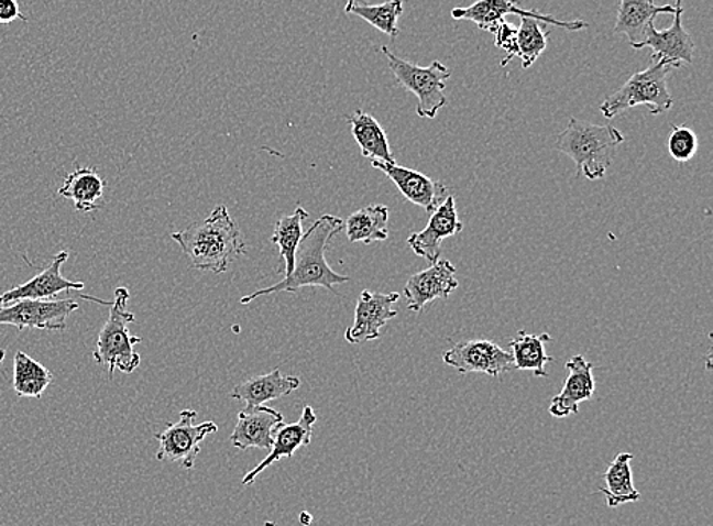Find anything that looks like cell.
Segmentation results:
<instances>
[{
	"instance_id": "cell-1",
	"label": "cell",
	"mask_w": 713,
	"mask_h": 526,
	"mask_svg": "<svg viewBox=\"0 0 713 526\" xmlns=\"http://www.w3.org/2000/svg\"><path fill=\"white\" fill-rule=\"evenodd\" d=\"M344 229V221L333 215H322L310 229L303 233L296 254V266L288 277L283 278L270 288L259 289L241 298L242 305L256 300L259 297L278 293H296L301 288H325L333 291L334 286L350 282L348 276L334 273L326 261V250L330 241Z\"/></svg>"
},
{
	"instance_id": "cell-2",
	"label": "cell",
	"mask_w": 713,
	"mask_h": 526,
	"mask_svg": "<svg viewBox=\"0 0 713 526\" xmlns=\"http://www.w3.org/2000/svg\"><path fill=\"white\" fill-rule=\"evenodd\" d=\"M173 239L195 270L213 274L226 273L239 256L246 253L241 231L226 206H218L202 221L193 222L185 230L173 233Z\"/></svg>"
},
{
	"instance_id": "cell-3",
	"label": "cell",
	"mask_w": 713,
	"mask_h": 526,
	"mask_svg": "<svg viewBox=\"0 0 713 526\" xmlns=\"http://www.w3.org/2000/svg\"><path fill=\"white\" fill-rule=\"evenodd\" d=\"M625 135L613 125L569 119L568 127L557 135L556 149L575 163L579 174L588 180H601L615 161L616 149Z\"/></svg>"
},
{
	"instance_id": "cell-4",
	"label": "cell",
	"mask_w": 713,
	"mask_h": 526,
	"mask_svg": "<svg viewBox=\"0 0 713 526\" xmlns=\"http://www.w3.org/2000/svg\"><path fill=\"white\" fill-rule=\"evenodd\" d=\"M680 65L669 59H652L647 69L636 72L627 83L601 103L604 118L613 119L635 107L647 106L649 113H667L674 106V98L668 89V75Z\"/></svg>"
},
{
	"instance_id": "cell-5",
	"label": "cell",
	"mask_w": 713,
	"mask_h": 526,
	"mask_svg": "<svg viewBox=\"0 0 713 526\" xmlns=\"http://www.w3.org/2000/svg\"><path fill=\"white\" fill-rule=\"evenodd\" d=\"M130 291L119 286L114 291V302L111 303L109 320L98 335L94 358L99 365L107 366L109 377L113 379L114 370L122 373H133L141 365V354L135 352V344H141V337L131 335L129 325L135 321L133 313L127 309Z\"/></svg>"
},
{
	"instance_id": "cell-6",
	"label": "cell",
	"mask_w": 713,
	"mask_h": 526,
	"mask_svg": "<svg viewBox=\"0 0 713 526\" xmlns=\"http://www.w3.org/2000/svg\"><path fill=\"white\" fill-rule=\"evenodd\" d=\"M381 51L384 52L386 59H388L390 70L393 72L396 81L405 90L416 95L418 99V118H437L438 111L448 103L445 89L446 83L452 75L449 67L440 62H434L431 66L421 67L397 57L386 46H382Z\"/></svg>"
},
{
	"instance_id": "cell-7",
	"label": "cell",
	"mask_w": 713,
	"mask_h": 526,
	"mask_svg": "<svg viewBox=\"0 0 713 526\" xmlns=\"http://www.w3.org/2000/svg\"><path fill=\"white\" fill-rule=\"evenodd\" d=\"M198 413L195 409H183L178 421L166 425L162 432L154 434L158 441L155 458L158 461L178 462L182 469L193 470L201 452V443L210 434L218 432L217 424L205 421L194 425Z\"/></svg>"
},
{
	"instance_id": "cell-8",
	"label": "cell",
	"mask_w": 713,
	"mask_h": 526,
	"mask_svg": "<svg viewBox=\"0 0 713 526\" xmlns=\"http://www.w3.org/2000/svg\"><path fill=\"white\" fill-rule=\"evenodd\" d=\"M508 14L536 19L541 23L563 28V30L573 31V33L589 28V23L584 20L563 22V20H557L552 15L539 13V11L524 10L520 8V0H476L470 7H458L452 10L453 19L469 20V22L475 23L480 30L492 34L496 33L497 28L505 22V15Z\"/></svg>"
},
{
	"instance_id": "cell-9",
	"label": "cell",
	"mask_w": 713,
	"mask_h": 526,
	"mask_svg": "<svg viewBox=\"0 0 713 526\" xmlns=\"http://www.w3.org/2000/svg\"><path fill=\"white\" fill-rule=\"evenodd\" d=\"M443 361L460 374L482 373L500 377L502 373L515 370L512 352L489 340L458 342L443 353Z\"/></svg>"
},
{
	"instance_id": "cell-10",
	"label": "cell",
	"mask_w": 713,
	"mask_h": 526,
	"mask_svg": "<svg viewBox=\"0 0 713 526\" xmlns=\"http://www.w3.org/2000/svg\"><path fill=\"white\" fill-rule=\"evenodd\" d=\"M79 308L74 298L66 300H20L0 308V325L23 329L65 330L67 318Z\"/></svg>"
},
{
	"instance_id": "cell-11",
	"label": "cell",
	"mask_w": 713,
	"mask_h": 526,
	"mask_svg": "<svg viewBox=\"0 0 713 526\" xmlns=\"http://www.w3.org/2000/svg\"><path fill=\"white\" fill-rule=\"evenodd\" d=\"M398 300H401L398 293L381 294L369 289L362 291L354 309L353 325L345 330V341L350 344H364L366 341L381 338V329L397 317V310L393 309V305Z\"/></svg>"
},
{
	"instance_id": "cell-12",
	"label": "cell",
	"mask_w": 713,
	"mask_h": 526,
	"mask_svg": "<svg viewBox=\"0 0 713 526\" xmlns=\"http://www.w3.org/2000/svg\"><path fill=\"white\" fill-rule=\"evenodd\" d=\"M458 286L460 282L452 262L437 261L428 270L414 274L406 282L404 294L408 300V309L412 313H424L429 303L446 300Z\"/></svg>"
},
{
	"instance_id": "cell-13",
	"label": "cell",
	"mask_w": 713,
	"mask_h": 526,
	"mask_svg": "<svg viewBox=\"0 0 713 526\" xmlns=\"http://www.w3.org/2000/svg\"><path fill=\"white\" fill-rule=\"evenodd\" d=\"M372 166L384 173L409 202L424 207L428 213H432L449 197V189L443 183L432 180L428 175L418 173V171L398 166L397 163L377 161H372Z\"/></svg>"
},
{
	"instance_id": "cell-14",
	"label": "cell",
	"mask_w": 713,
	"mask_h": 526,
	"mask_svg": "<svg viewBox=\"0 0 713 526\" xmlns=\"http://www.w3.org/2000/svg\"><path fill=\"white\" fill-rule=\"evenodd\" d=\"M463 222L458 218L457 202L452 195L437 207L429 218L428 226L418 233L408 238V245L418 257H424L429 263L440 261L441 242L446 238L456 237L463 231Z\"/></svg>"
},
{
	"instance_id": "cell-15",
	"label": "cell",
	"mask_w": 713,
	"mask_h": 526,
	"mask_svg": "<svg viewBox=\"0 0 713 526\" xmlns=\"http://www.w3.org/2000/svg\"><path fill=\"white\" fill-rule=\"evenodd\" d=\"M69 259V251H59L52 259L51 265L15 288L8 289L7 293L0 294V308L10 306L20 300H52L58 294L66 291H79L84 288L83 282H72L63 277L62 266Z\"/></svg>"
},
{
	"instance_id": "cell-16",
	"label": "cell",
	"mask_w": 713,
	"mask_h": 526,
	"mask_svg": "<svg viewBox=\"0 0 713 526\" xmlns=\"http://www.w3.org/2000/svg\"><path fill=\"white\" fill-rule=\"evenodd\" d=\"M316 421L317 414L314 412L312 406H305L301 417L298 418L296 424H283L278 426L276 434H274V443L273 448L270 449V456L242 478V484L249 487L264 470L276 464L282 458H293L296 456L298 449L306 448V446L312 443L314 425H316Z\"/></svg>"
},
{
	"instance_id": "cell-17",
	"label": "cell",
	"mask_w": 713,
	"mask_h": 526,
	"mask_svg": "<svg viewBox=\"0 0 713 526\" xmlns=\"http://www.w3.org/2000/svg\"><path fill=\"white\" fill-rule=\"evenodd\" d=\"M676 13L672 25L668 30L659 31L652 23L648 28L647 39L643 47L652 51V59H669L677 65H692L694 62L695 43L683 28V0H676Z\"/></svg>"
},
{
	"instance_id": "cell-18",
	"label": "cell",
	"mask_w": 713,
	"mask_h": 526,
	"mask_svg": "<svg viewBox=\"0 0 713 526\" xmlns=\"http://www.w3.org/2000/svg\"><path fill=\"white\" fill-rule=\"evenodd\" d=\"M566 370L569 373L563 390L552 398L551 405H549V414L556 418L579 414L580 404L591 401L595 394L592 362L585 360L581 354H577L566 362Z\"/></svg>"
},
{
	"instance_id": "cell-19",
	"label": "cell",
	"mask_w": 713,
	"mask_h": 526,
	"mask_svg": "<svg viewBox=\"0 0 713 526\" xmlns=\"http://www.w3.org/2000/svg\"><path fill=\"white\" fill-rule=\"evenodd\" d=\"M283 425V416L277 409L259 405L245 408L238 414L230 441L239 450L273 448L274 434Z\"/></svg>"
},
{
	"instance_id": "cell-20",
	"label": "cell",
	"mask_w": 713,
	"mask_h": 526,
	"mask_svg": "<svg viewBox=\"0 0 713 526\" xmlns=\"http://www.w3.org/2000/svg\"><path fill=\"white\" fill-rule=\"evenodd\" d=\"M674 6H656L655 0H621L615 33L627 35L633 50H640L648 28L659 14H674Z\"/></svg>"
},
{
	"instance_id": "cell-21",
	"label": "cell",
	"mask_w": 713,
	"mask_h": 526,
	"mask_svg": "<svg viewBox=\"0 0 713 526\" xmlns=\"http://www.w3.org/2000/svg\"><path fill=\"white\" fill-rule=\"evenodd\" d=\"M300 388V379L297 376H283L281 370L276 369L264 376L251 377L244 384L234 386L230 397L234 401L245 402L246 408L265 405L266 402L289 396L290 393Z\"/></svg>"
},
{
	"instance_id": "cell-22",
	"label": "cell",
	"mask_w": 713,
	"mask_h": 526,
	"mask_svg": "<svg viewBox=\"0 0 713 526\" xmlns=\"http://www.w3.org/2000/svg\"><path fill=\"white\" fill-rule=\"evenodd\" d=\"M106 182L94 167H77L67 175L65 185L59 187L58 195L70 199L78 212H97L103 205Z\"/></svg>"
},
{
	"instance_id": "cell-23",
	"label": "cell",
	"mask_w": 713,
	"mask_h": 526,
	"mask_svg": "<svg viewBox=\"0 0 713 526\" xmlns=\"http://www.w3.org/2000/svg\"><path fill=\"white\" fill-rule=\"evenodd\" d=\"M345 121L364 157L370 161L396 163L385 130L374 116L365 113L364 110H356L345 116Z\"/></svg>"
},
{
	"instance_id": "cell-24",
	"label": "cell",
	"mask_w": 713,
	"mask_h": 526,
	"mask_svg": "<svg viewBox=\"0 0 713 526\" xmlns=\"http://www.w3.org/2000/svg\"><path fill=\"white\" fill-rule=\"evenodd\" d=\"M633 453H617L604 472L605 487L597 489L607 501L608 508L640 501V493L635 487L632 472Z\"/></svg>"
},
{
	"instance_id": "cell-25",
	"label": "cell",
	"mask_w": 713,
	"mask_h": 526,
	"mask_svg": "<svg viewBox=\"0 0 713 526\" xmlns=\"http://www.w3.org/2000/svg\"><path fill=\"white\" fill-rule=\"evenodd\" d=\"M308 218V210L298 206L293 215L282 217L274 226L271 242L278 246L281 256H278L277 273L283 274V278L288 277L296 266L297 249L303 238V222Z\"/></svg>"
},
{
	"instance_id": "cell-26",
	"label": "cell",
	"mask_w": 713,
	"mask_h": 526,
	"mask_svg": "<svg viewBox=\"0 0 713 526\" xmlns=\"http://www.w3.org/2000/svg\"><path fill=\"white\" fill-rule=\"evenodd\" d=\"M551 341L552 337L549 333L533 335L524 332V330L517 332L509 342V352L513 354L515 370L531 372L537 377H547V364L553 360L548 357L545 346Z\"/></svg>"
},
{
	"instance_id": "cell-27",
	"label": "cell",
	"mask_w": 713,
	"mask_h": 526,
	"mask_svg": "<svg viewBox=\"0 0 713 526\" xmlns=\"http://www.w3.org/2000/svg\"><path fill=\"white\" fill-rule=\"evenodd\" d=\"M388 218L390 209L386 206H366L356 210L344 222L349 241L353 244L386 241L390 237Z\"/></svg>"
},
{
	"instance_id": "cell-28",
	"label": "cell",
	"mask_w": 713,
	"mask_h": 526,
	"mask_svg": "<svg viewBox=\"0 0 713 526\" xmlns=\"http://www.w3.org/2000/svg\"><path fill=\"white\" fill-rule=\"evenodd\" d=\"M54 381L51 370L28 357L22 350L14 354L13 388L20 397L40 398Z\"/></svg>"
},
{
	"instance_id": "cell-29",
	"label": "cell",
	"mask_w": 713,
	"mask_h": 526,
	"mask_svg": "<svg viewBox=\"0 0 713 526\" xmlns=\"http://www.w3.org/2000/svg\"><path fill=\"white\" fill-rule=\"evenodd\" d=\"M345 14L358 15L366 23L380 30L388 37L396 39L398 30V18L404 13V0H388V2L370 6L360 0H349L344 7Z\"/></svg>"
},
{
	"instance_id": "cell-30",
	"label": "cell",
	"mask_w": 713,
	"mask_h": 526,
	"mask_svg": "<svg viewBox=\"0 0 713 526\" xmlns=\"http://www.w3.org/2000/svg\"><path fill=\"white\" fill-rule=\"evenodd\" d=\"M548 37L547 23L531 18H520V26L517 30V57L520 58L524 69H529L544 54L548 46Z\"/></svg>"
},
{
	"instance_id": "cell-31",
	"label": "cell",
	"mask_w": 713,
	"mask_h": 526,
	"mask_svg": "<svg viewBox=\"0 0 713 526\" xmlns=\"http://www.w3.org/2000/svg\"><path fill=\"white\" fill-rule=\"evenodd\" d=\"M668 139V151L671 157L679 163H688L695 157L699 150V138L694 130L687 125H672Z\"/></svg>"
},
{
	"instance_id": "cell-32",
	"label": "cell",
	"mask_w": 713,
	"mask_h": 526,
	"mask_svg": "<svg viewBox=\"0 0 713 526\" xmlns=\"http://www.w3.org/2000/svg\"><path fill=\"white\" fill-rule=\"evenodd\" d=\"M493 35H495V45L507 52V58L501 63V66L505 67L517 57V28L513 23L504 22Z\"/></svg>"
},
{
	"instance_id": "cell-33",
	"label": "cell",
	"mask_w": 713,
	"mask_h": 526,
	"mask_svg": "<svg viewBox=\"0 0 713 526\" xmlns=\"http://www.w3.org/2000/svg\"><path fill=\"white\" fill-rule=\"evenodd\" d=\"M14 20H28L26 15L20 10L18 0H0V23L10 25Z\"/></svg>"
},
{
	"instance_id": "cell-34",
	"label": "cell",
	"mask_w": 713,
	"mask_h": 526,
	"mask_svg": "<svg viewBox=\"0 0 713 526\" xmlns=\"http://www.w3.org/2000/svg\"><path fill=\"white\" fill-rule=\"evenodd\" d=\"M300 519H301V525H310V522H312V516L308 513H301L300 514Z\"/></svg>"
},
{
	"instance_id": "cell-35",
	"label": "cell",
	"mask_w": 713,
	"mask_h": 526,
	"mask_svg": "<svg viewBox=\"0 0 713 526\" xmlns=\"http://www.w3.org/2000/svg\"><path fill=\"white\" fill-rule=\"evenodd\" d=\"M6 357H7L6 350L0 349V362H2L3 360H6Z\"/></svg>"
},
{
	"instance_id": "cell-36",
	"label": "cell",
	"mask_w": 713,
	"mask_h": 526,
	"mask_svg": "<svg viewBox=\"0 0 713 526\" xmlns=\"http://www.w3.org/2000/svg\"><path fill=\"white\" fill-rule=\"evenodd\" d=\"M262 526H278V525L276 524V522L266 520L265 524Z\"/></svg>"
}]
</instances>
